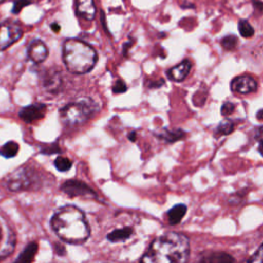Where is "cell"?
<instances>
[{
    "label": "cell",
    "mask_w": 263,
    "mask_h": 263,
    "mask_svg": "<svg viewBox=\"0 0 263 263\" xmlns=\"http://www.w3.org/2000/svg\"><path fill=\"white\" fill-rule=\"evenodd\" d=\"M190 255L189 238L183 233L166 232L155 238L141 258L146 263H182Z\"/></svg>",
    "instance_id": "cell-1"
},
{
    "label": "cell",
    "mask_w": 263,
    "mask_h": 263,
    "mask_svg": "<svg viewBox=\"0 0 263 263\" xmlns=\"http://www.w3.org/2000/svg\"><path fill=\"white\" fill-rule=\"evenodd\" d=\"M50 224L55 234L69 243H82L90 233L83 212L74 205L60 209L51 218Z\"/></svg>",
    "instance_id": "cell-2"
},
{
    "label": "cell",
    "mask_w": 263,
    "mask_h": 263,
    "mask_svg": "<svg viewBox=\"0 0 263 263\" xmlns=\"http://www.w3.org/2000/svg\"><path fill=\"white\" fill-rule=\"evenodd\" d=\"M63 60L71 73L84 74L95 67L98 54L89 44L79 39L71 38L64 42Z\"/></svg>",
    "instance_id": "cell-3"
},
{
    "label": "cell",
    "mask_w": 263,
    "mask_h": 263,
    "mask_svg": "<svg viewBox=\"0 0 263 263\" xmlns=\"http://www.w3.org/2000/svg\"><path fill=\"white\" fill-rule=\"evenodd\" d=\"M95 111V103L89 99L74 102L66 105L60 111L61 120L68 125H78L84 123Z\"/></svg>",
    "instance_id": "cell-4"
},
{
    "label": "cell",
    "mask_w": 263,
    "mask_h": 263,
    "mask_svg": "<svg viewBox=\"0 0 263 263\" xmlns=\"http://www.w3.org/2000/svg\"><path fill=\"white\" fill-rule=\"evenodd\" d=\"M35 180L36 172L29 166H23L13 171L6 177L5 185L10 191H25L32 188L36 182Z\"/></svg>",
    "instance_id": "cell-5"
},
{
    "label": "cell",
    "mask_w": 263,
    "mask_h": 263,
    "mask_svg": "<svg viewBox=\"0 0 263 263\" xmlns=\"http://www.w3.org/2000/svg\"><path fill=\"white\" fill-rule=\"evenodd\" d=\"M23 36V29L20 24L6 21L0 25V50L8 48Z\"/></svg>",
    "instance_id": "cell-6"
},
{
    "label": "cell",
    "mask_w": 263,
    "mask_h": 263,
    "mask_svg": "<svg viewBox=\"0 0 263 263\" xmlns=\"http://www.w3.org/2000/svg\"><path fill=\"white\" fill-rule=\"evenodd\" d=\"M61 190L70 197L81 196L95 198L97 196L96 192L88 185L80 180H67L62 184Z\"/></svg>",
    "instance_id": "cell-7"
},
{
    "label": "cell",
    "mask_w": 263,
    "mask_h": 263,
    "mask_svg": "<svg viewBox=\"0 0 263 263\" xmlns=\"http://www.w3.org/2000/svg\"><path fill=\"white\" fill-rule=\"evenodd\" d=\"M45 113H46V106L44 104L35 103L22 108L18 112V116L25 122L32 123L34 121L42 119L45 116Z\"/></svg>",
    "instance_id": "cell-8"
},
{
    "label": "cell",
    "mask_w": 263,
    "mask_h": 263,
    "mask_svg": "<svg viewBox=\"0 0 263 263\" xmlns=\"http://www.w3.org/2000/svg\"><path fill=\"white\" fill-rule=\"evenodd\" d=\"M257 81L249 75H241L235 77L230 84V87L233 91L245 95L253 92L257 89Z\"/></svg>",
    "instance_id": "cell-9"
},
{
    "label": "cell",
    "mask_w": 263,
    "mask_h": 263,
    "mask_svg": "<svg viewBox=\"0 0 263 263\" xmlns=\"http://www.w3.org/2000/svg\"><path fill=\"white\" fill-rule=\"evenodd\" d=\"M27 52L29 59L32 62L39 64L46 60L48 55V48L44 42H42L39 39H35L29 44Z\"/></svg>",
    "instance_id": "cell-10"
},
{
    "label": "cell",
    "mask_w": 263,
    "mask_h": 263,
    "mask_svg": "<svg viewBox=\"0 0 263 263\" xmlns=\"http://www.w3.org/2000/svg\"><path fill=\"white\" fill-rule=\"evenodd\" d=\"M190 70H191V62L189 60H184L177 66L167 70L166 74L171 80L179 82V81H183L188 76Z\"/></svg>",
    "instance_id": "cell-11"
},
{
    "label": "cell",
    "mask_w": 263,
    "mask_h": 263,
    "mask_svg": "<svg viewBox=\"0 0 263 263\" xmlns=\"http://www.w3.org/2000/svg\"><path fill=\"white\" fill-rule=\"evenodd\" d=\"M77 14L86 20L91 21L96 16V5L93 0H76Z\"/></svg>",
    "instance_id": "cell-12"
},
{
    "label": "cell",
    "mask_w": 263,
    "mask_h": 263,
    "mask_svg": "<svg viewBox=\"0 0 263 263\" xmlns=\"http://www.w3.org/2000/svg\"><path fill=\"white\" fill-rule=\"evenodd\" d=\"M62 82H63V80H62L60 73L55 72V71H50L44 75L42 84H43V87L47 91L57 92L61 88Z\"/></svg>",
    "instance_id": "cell-13"
},
{
    "label": "cell",
    "mask_w": 263,
    "mask_h": 263,
    "mask_svg": "<svg viewBox=\"0 0 263 263\" xmlns=\"http://www.w3.org/2000/svg\"><path fill=\"white\" fill-rule=\"evenodd\" d=\"M186 212H187V206L183 203H179V204H176L175 206H173L166 213L168 224L170 225H176V224L180 223L181 220L184 218Z\"/></svg>",
    "instance_id": "cell-14"
},
{
    "label": "cell",
    "mask_w": 263,
    "mask_h": 263,
    "mask_svg": "<svg viewBox=\"0 0 263 263\" xmlns=\"http://www.w3.org/2000/svg\"><path fill=\"white\" fill-rule=\"evenodd\" d=\"M133 234V228L130 227H124V228H119L111 231L108 233L107 238L108 240L112 242H119V241H124L128 239Z\"/></svg>",
    "instance_id": "cell-15"
},
{
    "label": "cell",
    "mask_w": 263,
    "mask_h": 263,
    "mask_svg": "<svg viewBox=\"0 0 263 263\" xmlns=\"http://www.w3.org/2000/svg\"><path fill=\"white\" fill-rule=\"evenodd\" d=\"M157 136L167 143H173L183 139L185 137V133L182 129H163L159 134H157Z\"/></svg>",
    "instance_id": "cell-16"
},
{
    "label": "cell",
    "mask_w": 263,
    "mask_h": 263,
    "mask_svg": "<svg viewBox=\"0 0 263 263\" xmlns=\"http://www.w3.org/2000/svg\"><path fill=\"white\" fill-rule=\"evenodd\" d=\"M202 262H209V263H222V262H233L234 258L226 253H212L210 255L204 256L200 259Z\"/></svg>",
    "instance_id": "cell-17"
},
{
    "label": "cell",
    "mask_w": 263,
    "mask_h": 263,
    "mask_svg": "<svg viewBox=\"0 0 263 263\" xmlns=\"http://www.w3.org/2000/svg\"><path fill=\"white\" fill-rule=\"evenodd\" d=\"M37 250H38L37 243H35V242L29 243V245L25 248V250L23 251V253L20 255V257L16 259V261H21V262H24V263H28V262L33 261L34 256H35Z\"/></svg>",
    "instance_id": "cell-18"
},
{
    "label": "cell",
    "mask_w": 263,
    "mask_h": 263,
    "mask_svg": "<svg viewBox=\"0 0 263 263\" xmlns=\"http://www.w3.org/2000/svg\"><path fill=\"white\" fill-rule=\"evenodd\" d=\"M17 152H18V144L13 141H9L5 143L0 148V155L5 158L14 157L17 154Z\"/></svg>",
    "instance_id": "cell-19"
},
{
    "label": "cell",
    "mask_w": 263,
    "mask_h": 263,
    "mask_svg": "<svg viewBox=\"0 0 263 263\" xmlns=\"http://www.w3.org/2000/svg\"><path fill=\"white\" fill-rule=\"evenodd\" d=\"M55 168L60 172H67L72 166V161L65 156H58L53 162Z\"/></svg>",
    "instance_id": "cell-20"
},
{
    "label": "cell",
    "mask_w": 263,
    "mask_h": 263,
    "mask_svg": "<svg viewBox=\"0 0 263 263\" xmlns=\"http://www.w3.org/2000/svg\"><path fill=\"white\" fill-rule=\"evenodd\" d=\"M238 30H239V33L242 37H246V38H250L254 35L255 31L253 29V27L251 26V24L246 21V20H240L238 22Z\"/></svg>",
    "instance_id": "cell-21"
},
{
    "label": "cell",
    "mask_w": 263,
    "mask_h": 263,
    "mask_svg": "<svg viewBox=\"0 0 263 263\" xmlns=\"http://www.w3.org/2000/svg\"><path fill=\"white\" fill-rule=\"evenodd\" d=\"M233 129H234V123L229 119H225L220 122L216 132L219 135H229L233 132Z\"/></svg>",
    "instance_id": "cell-22"
},
{
    "label": "cell",
    "mask_w": 263,
    "mask_h": 263,
    "mask_svg": "<svg viewBox=\"0 0 263 263\" xmlns=\"http://www.w3.org/2000/svg\"><path fill=\"white\" fill-rule=\"evenodd\" d=\"M221 44H222V46H223L225 49H227V50L233 49V48H235L236 45H237V38H236V36H234V35H227V36H225L224 38H222Z\"/></svg>",
    "instance_id": "cell-23"
},
{
    "label": "cell",
    "mask_w": 263,
    "mask_h": 263,
    "mask_svg": "<svg viewBox=\"0 0 263 263\" xmlns=\"http://www.w3.org/2000/svg\"><path fill=\"white\" fill-rule=\"evenodd\" d=\"M255 139L259 142L258 150H259L260 154L263 156V126H260V127H258V128L256 129Z\"/></svg>",
    "instance_id": "cell-24"
},
{
    "label": "cell",
    "mask_w": 263,
    "mask_h": 263,
    "mask_svg": "<svg viewBox=\"0 0 263 263\" xmlns=\"http://www.w3.org/2000/svg\"><path fill=\"white\" fill-rule=\"evenodd\" d=\"M234 109H235V105L231 102H225L223 105H222V108H221V113L222 115L224 116H227V115H230L234 112Z\"/></svg>",
    "instance_id": "cell-25"
},
{
    "label": "cell",
    "mask_w": 263,
    "mask_h": 263,
    "mask_svg": "<svg viewBox=\"0 0 263 263\" xmlns=\"http://www.w3.org/2000/svg\"><path fill=\"white\" fill-rule=\"evenodd\" d=\"M126 84L122 81V80H117L113 86H112V90L114 93H122V92H125L126 91Z\"/></svg>",
    "instance_id": "cell-26"
},
{
    "label": "cell",
    "mask_w": 263,
    "mask_h": 263,
    "mask_svg": "<svg viewBox=\"0 0 263 263\" xmlns=\"http://www.w3.org/2000/svg\"><path fill=\"white\" fill-rule=\"evenodd\" d=\"M249 261H251V262H263V243L255 252V254L252 256V258Z\"/></svg>",
    "instance_id": "cell-27"
},
{
    "label": "cell",
    "mask_w": 263,
    "mask_h": 263,
    "mask_svg": "<svg viewBox=\"0 0 263 263\" xmlns=\"http://www.w3.org/2000/svg\"><path fill=\"white\" fill-rule=\"evenodd\" d=\"M25 5H28V0H17L15 3H14V6H13V12L14 13H17V11H20V9L23 8V6Z\"/></svg>",
    "instance_id": "cell-28"
},
{
    "label": "cell",
    "mask_w": 263,
    "mask_h": 263,
    "mask_svg": "<svg viewBox=\"0 0 263 263\" xmlns=\"http://www.w3.org/2000/svg\"><path fill=\"white\" fill-rule=\"evenodd\" d=\"M257 118H258L259 120H263V109H261V110H259V111L257 112Z\"/></svg>",
    "instance_id": "cell-29"
},
{
    "label": "cell",
    "mask_w": 263,
    "mask_h": 263,
    "mask_svg": "<svg viewBox=\"0 0 263 263\" xmlns=\"http://www.w3.org/2000/svg\"><path fill=\"white\" fill-rule=\"evenodd\" d=\"M128 138L132 142H134L136 140V132H132L130 134H128Z\"/></svg>",
    "instance_id": "cell-30"
},
{
    "label": "cell",
    "mask_w": 263,
    "mask_h": 263,
    "mask_svg": "<svg viewBox=\"0 0 263 263\" xmlns=\"http://www.w3.org/2000/svg\"><path fill=\"white\" fill-rule=\"evenodd\" d=\"M3 1H4V0H0V3H1V2H3Z\"/></svg>",
    "instance_id": "cell-31"
},
{
    "label": "cell",
    "mask_w": 263,
    "mask_h": 263,
    "mask_svg": "<svg viewBox=\"0 0 263 263\" xmlns=\"http://www.w3.org/2000/svg\"><path fill=\"white\" fill-rule=\"evenodd\" d=\"M0 234H1V231H0Z\"/></svg>",
    "instance_id": "cell-32"
}]
</instances>
